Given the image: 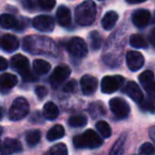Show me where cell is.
I'll list each match as a JSON object with an SVG mask.
<instances>
[{
	"label": "cell",
	"mask_w": 155,
	"mask_h": 155,
	"mask_svg": "<svg viewBox=\"0 0 155 155\" xmlns=\"http://www.w3.org/2000/svg\"><path fill=\"white\" fill-rule=\"evenodd\" d=\"M75 20L80 26H91L95 21L97 16V7L91 0L83 1L81 5L75 8Z\"/></svg>",
	"instance_id": "obj_1"
},
{
	"label": "cell",
	"mask_w": 155,
	"mask_h": 155,
	"mask_svg": "<svg viewBox=\"0 0 155 155\" xmlns=\"http://www.w3.org/2000/svg\"><path fill=\"white\" fill-rule=\"evenodd\" d=\"M73 144L75 148L79 149H96L102 144V139L94 130H86L83 134H80L73 138Z\"/></svg>",
	"instance_id": "obj_2"
},
{
	"label": "cell",
	"mask_w": 155,
	"mask_h": 155,
	"mask_svg": "<svg viewBox=\"0 0 155 155\" xmlns=\"http://www.w3.org/2000/svg\"><path fill=\"white\" fill-rule=\"evenodd\" d=\"M11 66L14 70L19 72V74L21 75L25 81L35 80V77L30 71L29 60L25 55H21V54H16V55H14L11 60Z\"/></svg>",
	"instance_id": "obj_3"
},
{
	"label": "cell",
	"mask_w": 155,
	"mask_h": 155,
	"mask_svg": "<svg viewBox=\"0 0 155 155\" xmlns=\"http://www.w3.org/2000/svg\"><path fill=\"white\" fill-rule=\"evenodd\" d=\"M29 110H30V106L28 101L25 98L18 97L12 103L9 112V118L12 121L21 120L29 114Z\"/></svg>",
	"instance_id": "obj_4"
},
{
	"label": "cell",
	"mask_w": 155,
	"mask_h": 155,
	"mask_svg": "<svg viewBox=\"0 0 155 155\" xmlns=\"http://www.w3.org/2000/svg\"><path fill=\"white\" fill-rule=\"evenodd\" d=\"M123 84V77L121 75H106L102 79L101 91L104 94H112L117 91Z\"/></svg>",
	"instance_id": "obj_5"
},
{
	"label": "cell",
	"mask_w": 155,
	"mask_h": 155,
	"mask_svg": "<svg viewBox=\"0 0 155 155\" xmlns=\"http://www.w3.org/2000/svg\"><path fill=\"white\" fill-rule=\"evenodd\" d=\"M67 49H68L69 53L72 54L75 58H84L88 51L86 43L81 37H72L68 41Z\"/></svg>",
	"instance_id": "obj_6"
},
{
	"label": "cell",
	"mask_w": 155,
	"mask_h": 155,
	"mask_svg": "<svg viewBox=\"0 0 155 155\" xmlns=\"http://www.w3.org/2000/svg\"><path fill=\"white\" fill-rule=\"evenodd\" d=\"M110 108L117 118H125L130 114L129 104L121 98H113L110 101Z\"/></svg>",
	"instance_id": "obj_7"
},
{
	"label": "cell",
	"mask_w": 155,
	"mask_h": 155,
	"mask_svg": "<svg viewBox=\"0 0 155 155\" xmlns=\"http://www.w3.org/2000/svg\"><path fill=\"white\" fill-rule=\"evenodd\" d=\"M32 25L35 29L41 32H51L54 29V20L51 16L38 15L32 20Z\"/></svg>",
	"instance_id": "obj_8"
},
{
	"label": "cell",
	"mask_w": 155,
	"mask_h": 155,
	"mask_svg": "<svg viewBox=\"0 0 155 155\" xmlns=\"http://www.w3.org/2000/svg\"><path fill=\"white\" fill-rule=\"evenodd\" d=\"M70 75V69L67 66H58L54 68L50 81L53 87H58Z\"/></svg>",
	"instance_id": "obj_9"
},
{
	"label": "cell",
	"mask_w": 155,
	"mask_h": 155,
	"mask_svg": "<svg viewBox=\"0 0 155 155\" xmlns=\"http://www.w3.org/2000/svg\"><path fill=\"white\" fill-rule=\"evenodd\" d=\"M144 58L140 52L138 51H129L127 53V65L130 70L137 71L143 66Z\"/></svg>",
	"instance_id": "obj_10"
},
{
	"label": "cell",
	"mask_w": 155,
	"mask_h": 155,
	"mask_svg": "<svg viewBox=\"0 0 155 155\" xmlns=\"http://www.w3.org/2000/svg\"><path fill=\"white\" fill-rule=\"evenodd\" d=\"M80 84H81L82 93L86 96H89V95H93L96 91V88L98 86V81L93 75L86 74L84 77H82V79L80 81Z\"/></svg>",
	"instance_id": "obj_11"
},
{
	"label": "cell",
	"mask_w": 155,
	"mask_h": 155,
	"mask_svg": "<svg viewBox=\"0 0 155 155\" xmlns=\"http://www.w3.org/2000/svg\"><path fill=\"white\" fill-rule=\"evenodd\" d=\"M123 93L127 94L133 101L140 103L143 100V94H142L140 87L135 82H127L125 87L123 88Z\"/></svg>",
	"instance_id": "obj_12"
},
{
	"label": "cell",
	"mask_w": 155,
	"mask_h": 155,
	"mask_svg": "<svg viewBox=\"0 0 155 155\" xmlns=\"http://www.w3.org/2000/svg\"><path fill=\"white\" fill-rule=\"evenodd\" d=\"M150 19L151 14L148 10H138V11L134 12L133 16H132L133 24L137 28H144L150 22Z\"/></svg>",
	"instance_id": "obj_13"
},
{
	"label": "cell",
	"mask_w": 155,
	"mask_h": 155,
	"mask_svg": "<svg viewBox=\"0 0 155 155\" xmlns=\"http://www.w3.org/2000/svg\"><path fill=\"white\" fill-rule=\"evenodd\" d=\"M21 143L18 141L17 139H13V138H7L3 142V148L1 149L2 155H11L13 153H17L21 151Z\"/></svg>",
	"instance_id": "obj_14"
},
{
	"label": "cell",
	"mask_w": 155,
	"mask_h": 155,
	"mask_svg": "<svg viewBox=\"0 0 155 155\" xmlns=\"http://www.w3.org/2000/svg\"><path fill=\"white\" fill-rule=\"evenodd\" d=\"M1 47L5 52H14L19 47V41L14 35L5 34L1 39Z\"/></svg>",
	"instance_id": "obj_15"
},
{
	"label": "cell",
	"mask_w": 155,
	"mask_h": 155,
	"mask_svg": "<svg viewBox=\"0 0 155 155\" xmlns=\"http://www.w3.org/2000/svg\"><path fill=\"white\" fill-rule=\"evenodd\" d=\"M56 19H58V22L60 24V26H62V27L70 26L71 14L68 8L64 7V5L58 8V12H56Z\"/></svg>",
	"instance_id": "obj_16"
},
{
	"label": "cell",
	"mask_w": 155,
	"mask_h": 155,
	"mask_svg": "<svg viewBox=\"0 0 155 155\" xmlns=\"http://www.w3.org/2000/svg\"><path fill=\"white\" fill-rule=\"evenodd\" d=\"M118 20V14L114 11H110L103 16L101 20V25L105 30H112Z\"/></svg>",
	"instance_id": "obj_17"
},
{
	"label": "cell",
	"mask_w": 155,
	"mask_h": 155,
	"mask_svg": "<svg viewBox=\"0 0 155 155\" xmlns=\"http://www.w3.org/2000/svg\"><path fill=\"white\" fill-rule=\"evenodd\" d=\"M44 116L48 120H54L58 117V108L53 102H47L43 108Z\"/></svg>",
	"instance_id": "obj_18"
},
{
	"label": "cell",
	"mask_w": 155,
	"mask_h": 155,
	"mask_svg": "<svg viewBox=\"0 0 155 155\" xmlns=\"http://www.w3.org/2000/svg\"><path fill=\"white\" fill-rule=\"evenodd\" d=\"M17 84V77L12 73H3L0 75V86L2 88H12Z\"/></svg>",
	"instance_id": "obj_19"
},
{
	"label": "cell",
	"mask_w": 155,
	"mask_h": 155,
	"mask_svg": "<svg viewBox=\"0 0 155 155\" xmlns=\"http://www.w3.org/2000/svg\"><path fill=\"white\" fill-rule=\"evenodd\" d=\"M65 135V130L61 124H56L52 127L47 133V139L49 141H54L56 139H60Z\"/></svg>",
	"instance_id": "obj_20"
},
{
	"label": "cell",
	"mask_w": 155,
	"mask_h": 155,
	"mask_svg": "<svg viewBox=\"0 0 155 155\" xmlns=\"http://www.w3.org/2000/svg\"><path fill=\"white\" fill-rule=\"evenodd\" d=\"M33 69H34L35 73H37V74H45V73L49 72L50 69H51V66H50V64L47 61L38 58V60H35L33 62Z\"/></svg>",
	"instance_id": "obj_21"
},
{
	"label": "cell",
	"mask_w": 155,
	"mask_h": 155,
	"mask_svg": "<svg viewBox=\"0 0 155 155\" xmlns=\"http://www.w3.org/2000/svg\"><path fill=\"white\" fill-rule=\"evenodd\" d=\"M17 25V20L11 14H2L0 15V27L3 29L15 28Z\"/></svg>",
	"instance_id": "obj_22"
},
{
	"label": "cell",
	"mask_w": 155,
	"mask_h": 155,
	"mask_svg": "<svg viewBox=\"0 0 155 155\" xmlns=\"http://www.w3.org/2000/svg\"><path fill=\"white\" fill-rule=\"evenodd\" d=\"M125 137L127 135L123 134L120 137L117 139V141L114 143V146L112 147V150H110V154L108 155H122L123 150H124V143H125Z\"/></svg>",
	"instance_id": "obj_23"
},
{
	"label": "cell",
	"mask_w": 155,
	"mask_h": 155,
	"mask_svg": "<svg viewBox=\"0 0 155 155\" xmlns=\"http://www.w3.org/2000/svg\"><path fill=\"white\" fill-rule=\"evenodd\" d=\"M130 45L134 48H147L148 43L141 34H133L130 37Z\"/></svg>",
	"instance_id": "obj_24"
},
{
	"label": "cell",
	"mask_w": 155,
	"mask_h": 155,
	"mask_svg": "<svg viewBox=\"0 0 155 155\" xmlns=\"http://www.w3.org/2000/svg\"><path fill=\"white\" fill-rule=\"evenodd\" d=\"M41 132L37 131V130H31V131H29L28 133H27L26 135V140L27 142H28L29 146L33 147L35 146V144H37L39 142V140H41Z\"/></svg>",
	"instance_id": "obj_25"
},
{
	"label": "cell",
	"mask_w": 155,
	"mask_h": 155,
	"mask_svg": "<svg viewBox=\"0 0 155 155\" xmlns=\"http://www.w3.org/2000/svg\"><path fill=\"white\" fill-rule=\"evenodd\" d=\"M68 123H69V125L72 127H81L86 124L87 119H86V117L83 116V115H75V116H72L69 118Z\"/></svg>",
	"instance_id": "obj_26"
},
{
	"label": "cell",
	"mask_w": 155,
	"mask_h": 155,
	"mask_svg": "<svg viewBox=\"0 0 155 155\" xmlns=\"http://www.w3.org/2000/svg\"><path fill=\"white\" fill-rule=\"evenodd\" d=\"M97 130L103 138H108L112 135V129H110V124L105 121H99L97 123Z\"/></svg>",
	"instance_id": "obj_27"
},
{
	"label": "cell",
	"mask_w": 155,
	"mask_h": 155,
	"mask_svg": "<svg viewBox=\"0 0 155 155\" xmlns=\"http://www.w3.org/2000/svg\"><path fill=\"white\" fill-rule=\"evenodd\" d=\"M139 82L141 83V85L147 87L148 85H150L151 83L154 82V73L151 70L143 71V72L140 73V75H139Z\"/></svg>",
	"instance_id": "obj_28"
},
{
	"label": "cell",
	"mask_w": 155,
	"mask_h": 155,
	"mask_svg": "<svg viewBox=\"0 0 155 155\" xmlns=\"http://www.w3.org/2000/svg\"><path fill=\"white\" fill-rule=\"evenodd\" d=\"M89 39H91V46L93 49H99L102 45V37L97 31H93L89 35Z\"/></svg>",
	"instance_id": "obj_29"
},
{
	"label": "cell",
	"mask_w": 155,
	"mask_h": 155,
	"mask_svg": "<svg viewBox=\"0 0 155 155\" xmlns=\"http://www.w3.org/2000/svg\"><path fill=\"white\" fill-rule=\"evenodd\" d=\"M50 155H68V150L65 143H58L50 150Z\"/></svg>",
	"instance_id": "obj_30"
},
{
	"label": "cell",
	"mask_w": 155,
	"mask_h": 155,
	"mask_svg": "<svg viewBox=\"0 0 155 155\" xmlns=\"http://www.w3.org/2000/svg\"><path fill=\"white\" fill-rule=\"evenodd\" d=\"M55 5V0H38V7L41 10L50 11Z\"/></svg>",
	"instance_id": "obj_31"
},
{
	"label": "cell",
	"mask_w": 155,
	"mask_h": 155,
	"mask_svg": "<svg viewBox=\"0 0 155 155\" xmlns=\"http://www.w3.org/2000/svg\"><path fill=\"white\" fill-rule=\"evenodd\" d=\"M154 151H155L154 147L150 142H144L139 149V153L142 155H152L154 153Z\"/></svg>",
	"instance_id": "obj_32"
},
{
	"label": "cell",
	"mask_w": 155,
	"mask_h": 155,
	"mask_svg": "<svg viewBox=\"0 0 155 155\" xmlns=\"http://www.w3.org/2000/svg\"><path fill=\"white\" fill-rule=\"evenodd\" d=\"M75 88H77V83H75V81L70 80L64 85L63 91H64L65 93H73V91H75Z\"/></svg>",
	"instance_id": "obj_33"
},
{
	"label": "cell",
	"mask_w": 155,
	"mask_h": 155,
	"mask_svg": "<svg viewBox=\"0 0 155 155\" xmlns=\"http://www.w3.org/2000/svg\"><path fill=\"white\" fill-rule=\"evenodd\" d=\"M35 94L37 95L38 99L41 100L43 98H45L46 96H47L48 91H47V88H46L45 86H37L36 88H35Z\"/></svg>",
	"instance_id": "obj_34"
},
{
	"label": "cell",
	"mask_w": 155,
	"mask_h": 155,
	"mask_svg": "<svg viewBox=\"0 0 155 155\" xmlns=\"http://www.w3.org/2000/svg\"><path fill=\"white\" fill-rule=\"evenodd\" d=\"M36 5H38V0H24V5L26 9H30V8H35Z\"/></svg>",
	"instance_id": "obj_35"
},
{
	"label": "cell",
	"mask_w": 155,
	"mask_h": 155,
	"mask_svg": "<svg viewBox=\"0 0 155 155\" xmlns=\"http://www.w3.org/2000/svg\"><path fill=\"white\" fill-rule=\"evenodd\" d=\"M146 89L151 97L155 98V82H153V83H151L150 85H148V86L146 87Z\"/></svg>",
	"instance_id": "obj_36"
},
{
	"label": "cell",
	"mask_w": 155,
	"mask_h": 155,
	"mask_svg": "<svg viewBox=\"0 0 155 155\" xmlns=\"http://www.w3.org/2000/svg\"><path fill=\"white\" fill-rule=\"evenodd\" d=\"M9 67V62L5 58L0 56V71H3Z\"/></svg>",
	"instance_id": "obj_37"
},
{
	"label": "cell",
	"mask_w": 155,
	"mask_h": 155,
	"mask_svg": "<svg viewBox=\"0 0 155 155\" xmlns=\"http://www.w3.org/2000/svg\"><path fill=\"white\" fill-rule=\"evenodd\" d=\"M149 136H150L151 139L155 142V127H152L150 129V131H149Z\"/></svg>",
	"instance_id": "obj_38"
},
{
	"label": "cell",
	"mask_w": 155,
	"mask_h": 155,
	"mask_svg": "<svg viewBox=\"0 0 155 155\" xmlns=\"http://www.w3.org/2000/svg\"><path fill=\"white\" fill-rule=\"evenodd\" d=\"M150 41L152 43V45L155 46V28L150 33Z\"/></svg>",
	"instance_id": "obj_39"
},
{
	"label": "cell",
	"mask_w": 155,
	"mask_h": 155,
	"mask_svg": "<svg viewBox=\"0 0 155 155\" xmlns=\"http://www.w3.org/2000/svg\"><path fill=\"white\" fill-rule=\"evenodd\" d=\"M127 3H131V5H136V3H141L144 2L146 0H125Z\"/></svg>",
	"instance_id": "obj_40"
},
{
	"label": "cell",
	"mask_w": 155,
	"mask_h": 155,
	"mask_svg": "<svg viewBox=\"0 0 155 155\" xmlns=\"http://www.w3.org/2000/svg\"><path fill=\"white\" fill-rule=\"evenodd\" d=\"M2 118V114H1V112H0V119Z\"/></svg>",
	"instance_id": "obj_41"
},
{
	"label": "cell",
	"mask_w": 155,
	"mask_h": 155,
	"mask_svg": "<svg viewBox=\"0 0 155 155\" xmlns=\"http://www.w3.org/2000/svg\"><path fill=\"white\" fill-rule=\"evenodd\" d=\"M1 132H2V129H1V127H0V134H1Z\"/></svg>",
	"instance_id": "obj_42"
},
{
	"label": "cell",
	"mask_w": 155,
	"mask_h": 155,
	"mask_svg": "<svg viewBox=\"0 0 155 155\" xmlns=\"http://www.w3.org/2000/svg\"><path fill=\"white\" fill-rule=\"evenodd\" d=\"M1 149H2V148H1V142H0V150H1Z\"/></svg>",
	"instance_id": "obj_43"
},
{
	"label": "cell",
	"mask_w": 155,
	"mask_h": 155,
	"mask_svg": "<svg viewBox=\"0 0 155 155\" xmlns=\"http://www.w3.org/2000/svg\"><path fill=\"white\" fill-rule=\"evenodd\" d=\"M100 1H102V0H100Z\"/></svg>",
	"instance_id": "obj_44"
}]
</instances>
